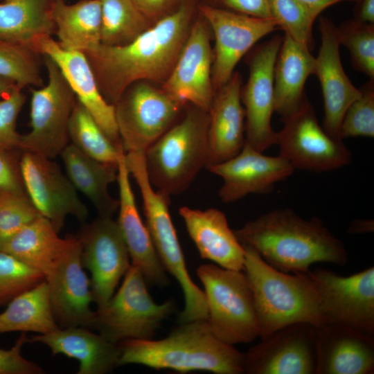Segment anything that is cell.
Wrapping results in <instances>:
<instances>
[{"label": "cell", "instance_id": "obj_19", "mask_svg": "<svg viewBox=\"0 0 374 374\" xmlns=\"http://www.w3.org/2000/svg\"><path fill=\"white\" fill-rule=\"evenodd\" d=\"M206 22L190 28L181 53L162 89L184 104L208 113L215 90L212 82V51Z\"/></svg>", "mask_w": 374, "mask_h": 374}, {"label": "cell", "instance_id": "obj_30", "mask_svg": "<svg viewBox=\"0 0 374 374\" xmlns=\"http://www.w3.org/2000/svg\"><path fill=\"white\" fill-rule=\"evenodd\" d=\"M51 15L57 42L62 48L84 53L100 44V0H81L70 5L53 0Z\"/></svg>", "mask_w": 374, "mask_h": 374}, {"label": "cell", "instance_id": "obj_6", "mask_svg": "<svg viewBox=\"0 0 374 374\" xmlns=\"http://www.w3.org/2000/svg\"><path fill=\"white\" fill-rule=\"evenodd\" d=\"M193 107L144 153L151 184L168 197L186 190L206 166L208 114Z\"/></svg>", "mask_w": 374, "mask_h": 374}, {"label": "cell", "instance_id": "obj_49", "mask_svg": "<svg viewBox=\"0 0 374 374\" xmlns=\"http://www.w3.org/2000/svg\"><path fill=\"white\" fill-rule=\"evenodd\" d=\"M373 231V221L372 220H356L354 221L348 229L349 233H361L371 232Z\"/></svg>", "mask_w": 374, "mask_h": 374}, {"label": "cell", "instance_id": "obj_50", "mask_svg": "<svg viewBox=\"0 0 374 374\" xmlns=\"http://www.w3.org/2000/svg\"><path fill=\"white\" fill-rule=\"evenodd\" d=\"M17 86L12 81L0 77V98H2L12 91Z\"/></svg>", "mask_w": 374, "mask_h": 374}, {"label": "cell", "instance_id": "obj_36", "mask_svg": "<svg viewBox=\"0 0 374 374\" xmlns=\"http://www.w3.org/2000/svg\"><path fill=\"white\" fill-rule=\"evenodd\" d=\"M39 54L33 48L0 39V77L21 88L42 87Z\"/></svg>", "mask_w": 374, "mask_h": 374}, {"label": "cell", "instance_id": "obj_12", "mask_svg": "<svg viewBox=\"0 0 374 374\" xmlns=\"http://www.w3.org/2000/svg\"><path fill=\"white\" fill-rule=\"evenodd\" d=\"M317 291L323 324L345 325L374 333V267L348 276L325 269L308 272Z\"/></svg>", "mask_w": 374, "mask_h": 374}, {"label": "cell", "instance_id": "obj_38", "mask_svg": "<svg viewBox=\"0 0 374 374\" xmlns=\"http://www.w3.org/2000/svg\"><path fill=\"white\" fill-rule=\"evenodd\" d=\"M269 7L271 18L285 34L310 49L312 48L315 16L297 0H269Z\"/></svg>", "mask_w": 374, "mask_h": 374}, {"label": "cell", "instance_id": "obj_20", "mask_svg": "<svg viewBox=\"0 0 374 374\" xmlns=\"http://www.w3.org/2000/svg\"><path fill=\"white\" fill-rule=\"evenodd\" d=\"M32 48L39 55H48L56 63L78 100L111 141L117 148L122 146L114 105L109 103L101 94L84 54L62 48L51 35L38 37Z\"/></svg>", "mask_w": 374, "mask_h": 374}, {"label": "cell", "instance_id": "obj_2", "mask_svg": "<svg viewBox=\"0 0 374 374\" xmlns=\"http://www.w3.org/2000/svg\"><path fill=\"white\" fill-rule=\"evenodd\" d=\"M234 233L242 245L285 273L307 274L315 262L343 266L348 262L344 244L321 220L303 219L290 208L271 211Z\"/></svg>", "mask_w": 374, "mask_h": 374}, {"label": "cell", "instance_id": "obj_16", "mask_svg": "<svg viewBox=\"0 0 374 374\" xmlns=\"http://www.w3.org/2000/svg\"><path fill=\"white\" fill-rule=\"evenodd\" d=\"M316 326L296 323L281 328L245 354L244 373L316 374Z\"/></svg>", "mask_w": 374, "mask_h": 374}, {"label": "cell", "instance_id": "obj_9", "mask_svg": "<svg viewBox=\"0 0 374 374\" xmlns=\"http://www.w3.org/2000/svg\"><path fill=\"white\" fill-rule=\"evenodd\" d=\"M42 56L48 82L30 89L31 129L22 135L20 149L53 159L69 144V123L77 98L56 63Z\"/></svg>", "mask_w": 374, "mask_h": 374}, {"label": "cell", "instance_id": "obj_4", "mask_svg": "<svg viewBox=\"0 0 374 374\" xmlns=\"http://www.w3.org/2000/svg\"><path fill=\"white\" fill-rule=\"evenodd\" d=\"M242 246L243 271L252 291L260 338L292 323L323 324L320 299L308 273L289 274L279 271L254 249Z\"/></svg>", "mask_w": 374, "mask_h": 374}, {"label": "cell", "instance_id": "obj_11", "mask_svg": "<svg viewBox=\"0 0 374 374\" xmlns=\"http://www.w3.org/2000/svg\"><path fill=\"white\" fill-rule=\"evenodd\" d=\"M276 132L279 155L296 169L315 172L330 171L350 163L351 153L342 140L332 137L318 121L306 97L299 107L283 118Z\"/></svg>", "mask_w": 374, "mask_h": 374}, {"label": "cell", "instance_id": "obj_15", "mask_svg": "<svg viewBox=\"0 0 374 374\" xmlns=\"http://www.w3.org/2000/svg\"><path fill=\"white\" fill-rule=\"evenodd\" d=\"M20 169L30 201L58 233L69 215L82 222L87 220V207L67 175L52 159L22 152Z\"/></svg>", "mask_w": 374, "mask_h": 374}, {"label": "cell", "instance_id": "obj_39", "mask_svg": "<svg viewBox=\"0 0 374 374\" xmlns=\"http://www.w3.org/2000/svg\"><path fill=\"white\" fill-rule=\"evenodd\" d=\"M45 280L40 271L0 251V305H7L16 296Z\"/></svg>", "mask_w": 374, "mask_h": 374}, {"label": "cell", "instance_id": "obj_14", "mask_svg": "<svg viewBox=\"0 0 374 374\" xmlns=\"http://www.w3.org/2000/svg\"><path fill=\"white\" fill-rule=\"evenodd\" d=\"M283 36L275 35L259 44L250 54L249 73L240 96L245 114V142L263 152L276 144V132L271 127L274 112V72Z\"/></svg>", "mask_w": 374, "mask_h": 374}, {"label": "cell", "instance_id": "obj_52", "mask_svg": "<svg viewBox=\"0 0 374 374\" xmlns=\"http://www.w3.org/2000/svg\"><path fill=\"white\" fill-rule=\"evenodd\" d=\"M12 1V0H0V2L1 1Z\"/></svg>", "mask_w": 374, "mask_h": 374}, {"label": "cell", "instance_id": "obj_45", "mask_svg": "<svg viewBox=\"0 0 374 374\" xmlns=\"http://www.w3.org/2000/svg\"><path fill=\"white\" fill-rule=\"evenodd\" d=\"M228 7L248 16L271 18L269 0H221Z\"/></svg>", "mask_w": 374, "mask_h": 374}, {"label": "cell", "instance_id": "obj_37", "mask_svg": "<svg viewBox=\"0 0 374 374\" xmlns=\"http://www.w3.org/2000/svg\"><path fill=\"white\" fill-rule=\"evenodd\" d=\"M340 45L346 47L353 67L374 79V25L355 19L336 26Z\"/></svg>", "mask_w": 374, "mask_h": 374}, {"label": "cell", "instance_id": "obj_33", "mask_svg": "<svg viewBox=\"0 0 374 374\" xmlns=\"http://www.w3.org/2000/svg\"><path fill=\"white\" fill-rule=\"evenodd\" d=\"M59 328L51 309L46 280L16 296L0 313V334L33 332L43 335Z\"/></svg>", "mask_w": 374, "mask_h": 374}, {"label": "cell", "instance_id": "obj_29", "mask_svg": "<svg viewBox=\"0 0 374 374\" xmlns=\"http://www.w3.org/2000/svg\"><path fill=\"white\" fill-rule=\"evenodd\" d=\"M66 175L78 191L94 206L98 215L112 217L118 211V200L112 196L109 186L116 181L117 164L96 160L68 144L60 155Z\"/></svg>", "mask_w": 374, "mask_h": 374}, {"label": "cell", "instance_id": "obj_25", "mask_svg": "<svg viewBox=\"0 0 374 374\" xmlns=\"http://www.w3.org/2000/svg\"><path fill=\"white\" fill-rule=\"evenodd\" d=\"M316 374H371L374 371L372 335L341 324L316 326Z\"/></svg>", "mask_w": 374, "mask_h": 374}, {"label": "cell", "instance_id": "obj_17", "mask_svg": "<svg viewBox=\"0 0 374 374\" xmlns=\"http://www.w3.org/2000/svg\"><path fill=\"white\" fill-rule=\"evenodd\" d=\"M54 318L60 328H92L95 311L90 280L84 271L81 245L76 238H66L64 247L46 278Z\"/></svg>", "mask_w": 374, "mask_h": 374}, {"label": "cell", "instance_id": "obj_48", "mask_svg": "<svg viewBox=\"0 0 374 374\" xmlns=\"http://www.w3.org/2000/svg\"><path fill=\"white\" fill-rule=\"evenodd\" d=\"M305 6L314 16H317L328 7L345 1L357 2L359 0H297Z\"/></svg>", "mask_w": 374, "mask_h": 374}, {"label": "cell", "instance_id": "obj_41", "mask_svg": "<svg viewBox=\"0 0 374 374\" xmlns=\"http://www.w3.org/2000/svg\"><path fill=\"white\" fill-rule=\"evenodd\" d=\"M41 215L28 195L0 191V235L4 240Z\"/></svg>", "mask_w": 374, "mask_h": 374}, {"label": "cell", "instance_id": "obj_27", "mask_svg": "<svg viewBox=\"0 0 374 374\" xmlns=\"http://www.w3.org/2000/svg\"><path fill=\"white\" fill-rule=\"evenodd\" d=\"M28 342L46 346L53 355L61 354L76 359L77 374H105L118 366V345L87 328H59L47 334L32 335L28 337Z\"/></svg>", "mask_w": 374, "mask_h": 374}, {"label": "cell", "instance_id": "obj_40", "mask_svg": "<svg viewBox=\"0 0 374 374\" xmlns=\"http://www.w3.org/2000/svg\"><path fill=\"white\" fill-rule=\"evenodd\" d=\"M374 79L360 88L361 95L348 107L341 124V140L357 136H374Z\"/></svg>", "mask_w": 374, "mask_h": 374}, {"label": "cell", "instance_id": "obj_47", "mask_svg": "<svg viewBox=\"0 0 374 374\" xmlns=\"http://www.w3.org/2000/svg\"><path fill=\"white\" fill-rule=\"evenodd\" d=\"M355 19L368 24L374 23V0H359Z\"/></svg>", "mask_w": 374, "mask_h": 374}, {"label": "cell", "instance_id": "obj_46", "mask_svg": "<svg viewBox=\"0 0 374 374\" xmlns=\"http://www.w3.org/2000/svg\"><path fill=\"white\" fill-rule=\"evenodd\" d=\"M139 10L154 22L170 15L178 0H132Z\"/></svg>", "mask_w": 374, "mask_h": 374}, {"label": "cell", "instance_id": "obj_28", "mask_svg": "<svg viewBox=\"0 0 374 374\" xmlns=\"http://www.w3.org/2000/svg\"><path fill=\"white\" fill-rule=\"evenodd\" d=\"M316 58L310 48L288 35L283 36L274 72V112L283 118L301 105L308 78L314 74Z\"/></svg>", "mask_w": 374, "mask_h": 374}, {"label": "cell", "instance_id": "obj_18", "mask_svg": "<svg viewBox=\"0 0 374 374\" xmlns=\"http://www.w3.org/2000/svg\"><path fill=\"white\" fill-rule=\"evenodd\" d=\"M205 21L215 37L212 82L214 90L226 84L240 59L261 38L278 28L273 18H258L203 6Z\"/></svg>", "mask_w": 374, "mask_h": 374}, {"label": "cell", "instance_id": "obj_31", "mask_svg": "<svg viewBox=\"0 0 374 374\" xmlns=\"http://www.w3.org/2000/svg\"><path fill=\"white\" fill-rule=\"evenodd\" d=\"M58 233L51 222L41 215L5 239L1 251L11 254L46 278L66 243V238H60Z\"/></svg>", "mask_w": 374, "mask_h": 374}, {"label": "cell", "instance_id": "obj_23", "mask_svg": "<svg viewBox=\"0 0 374 374\" xmlns=\"http://www.w3.org/2000/svg\"><path fill=\"white\" fill-rule=\"evenodd\" d=\"M123 148L118 160V217L116 221L127 246L131 264L139 268L147 284L163 287L170 283L149 231L137 208Z\"/></svg>", "mask_w": 374, "mask_h": 374}, {"label": "cell", "instance_id": "obj_32", "mask_svg": "<svg viewBox=\"0 0 374 374\" xmlns=\"http://www.w3.org/2000/svg\"><path fill=\"white\" fill-rule=\"evenodd\" d=\"M51 3L48 0L1 1L0 39L33 48L38 37L55 33Z\"/></svg>", "mask_w": 374, "mask_h": 374}, {"label": "cell", "instance_id": "obj_26", "mask_svg": "<svg viewBox=\"0 0 374 374\" xmlns=\"http://www.w3.org/2000/svg\"><path fill=\"white\" fill-rule=\"evenodd\" d=\"M179 213L203 259L225 269L244 271L245 249L223 212L217 208L182 206Z\"/></svg>", "mask_w": 374, "mask_h": 374}, {"label": "cell", "instance_id": "obj_5", "mask_svg": "<svg viewBox=\"0 0 374 374\" xmlns=\"http://www.w3.org/2000/svg\"><path fill=\"white\" fill-rule=\"evenodd\" d=\"M130 175L141 195L145 225L158 257L166 271L177 280L182 290L184 308L178 315L179 323L207 319L208 309L204 292L191 279L170 211V197L157 190L151 184L142 152L125 153Z\"/></svg>", "mask_w": 374, "mask_h": 374}, {"label": "cell", "instance_id": "obj_1", "mask_svg": "<svg viewBox=\"0 0 374 374\" xmlns=\"http://www.w3.org/2000/svg\"><path fill=\"white\" fill-rule=\"evenodd\" d=\"M190 17V6L183 3L127 44L100 43L84 52L104 98L114 105L135 82H163L186 42Z\"/></svg>", "mask_w": 374, "mask_h": 374}, {"label": "cell", "instance_id": "obj_42", "mask_svg": "<svg viewBox=\"0 0 374 374\" xmlns=\"http://www.w3.org/2000/svg\"><path fill=\"white\" fill-rule=\"evenodd\" d=\"M26 101L22 88L17 87L0 99V149L19 150L22 135L16 129L17 117Z\"/></svg>", "mask_w": 374, "mask_h": 374}, {"label": "cell", "instance_id": "obj_35", "mask_svg": "<svg viewBox=\"0 0 374 374\" xmlns=\"http://www.w3.org/2000/svg\"><path fill=\"white\" fill-rule=\"evenodd\" d=\"M69 139L84 154L108 163L117 164L123 148L111 141L78 99L69 123Z\"/></svg>", "mask_w": 374, "mask_h": 374}, {"label": "cell", "instance_id": "obj_24", "mask_svg": "<svg viewBox=\"0 0 374 374\" xmlns=\"http://www.w3.org/2000/svg\"><path fill=\"white\" fill-rule=\"evenodd\" d=\"M241 87V75L234 72L214 94L208 113L206 168L232 158L244 145L245 114Z\"/></svg>", "mask_w": 374, "mask_h": 374}, {"label": "cell", "instance_id": "obj_51", "mask_svg": "<svg viewBox=\"0 0 374 374\" xmlns=\"http://www.w3.org/2000/svg\"><path fill=\"white\" fill-rule=\"evenodd\" d=\"M4 239L0 235V251L1 250Z\"/></svg>", "mask_w": 374, "mask_h": 374}, {"label": "cell", "instance_id": "obj_21", "mask_svg": "<svg viewBox=\"0 0 374 374\" xmlns=\"http://www.w3.org/2000/svg\"><path fill=\"white\" fill-rule=\"evenodd\" d=\"M207 169L222 179L218 195L226 204L249 194L267 193L295 170L283 157L266 156L245 143L236 155Z\"/></svg>", "mask_w": 374, "mask_h": 374}, {"label": "cell", "instance_id": "obj_3", "mask_svg": "<svg viewBox=\"0 0 374 374\" xmlns=\"http://www.w3.org/2000/svg\"><path fill=\"white\" fill-rule=\"evenodd\" d=\"M118 345V366L139 364L181 373L241 374L244 371L245 354L218 339L206 319L180 323L159 340L130 339Z\"/></svg>", "mask_w": 374, "mask_h": 374}, {"label": "cell", "instance_id": "obj_10", "mask_svg": "<svg viewBox=\"0 0 374 374\" xmlns=\"http://www.w3.org/2000/svg\"><path fill=\"white\" fill-rule=\"evenodd\" d=\"M184 105L145 81L130 86L114 105L125 152L145 153L175 123Z\"/></svg>", "mask_w": 374, "mask_h": 374}, {"label": "cell", "instance_id": "obj_7", "mask_svg": "<svg viewBox=\"0 0 374 374\" xmlns=\"http://www.w3.org/2000/svg\"><path fill=\"white\" fill-rule=\"evenodd\" d=\"M243 271L204 264L197 274L204 290L207 321L213 333L227 344H247L260 337L252 291Z\"/></svg>", "mask_w": 374, "mask_h": 374}, {"label": "cell", "instance_id": "obj_22", "mask_svg": "<svg viewBox=\"0 0 374 374\" xmlns=\"http://www.w3.org/2000/svg\"><path fill=\"white\" fill-rule=\"evenodd\" d=\"M321 46L316 58L314 74L319 80L324 105L323 129L339 139L342 119L350 105L360 95L341 64L336 26L326 17L319 19ZM343 141V140H342Z\"/></svg>", "mask_w": 374, "mask_h": 374}, {"label": "cell", "instance_id": "obj_44", "mask_svg": "<svg viewBox=\"0 0 374 374\" xmlns=\"http://www.w3.org/2000/svg\"><path fill=\"white\" fill-rule=\"evenodd\" d=\"M21 152L0 149V191L27 195L20 169Z\"/></svg>", "mask_w": 374, "mask_h": 374}, {"label": "cell", "instance_id": "obj_43", "mask_svg": "<svg viewBox=\"0 0 374 374\" xmlns=\"http://www.w3.org/2000/svg\"><path fill=\"white\" fill-rule=\"evenodd\" d=\"M28 343L26 332H21L10 349L0 348V374H43L44 371L37 364L24 358L23 346Z\"/></svg>", "mask_w": 374, "mask_h": 374}, {"label": "cell", "instance_id": "obj_34", "mask_svg": "<svg viewBox=\"0 0 374 374\" xmlns=\"http://www.w3.org/2000/svg\"><path fill=\"white\" fill-rule=\"evenodd\" d=\"M100 43L123 46L132 42L152 25L132 0H100Z\"/></svg>", "mask_w": 374, "mask_h": 374}, {"label": "cell", "instance_id": "obj_13", "mask_svg": "<svg viewBox=\"0 0 374 374\" xmlns=\"http://www.w3.org/2000/svg\"><path fill=\"white\" fill-rule=\"evenodd\" d=\"M76 238L81 245L83 267L91 273L93 302L99 308L113 296L130 267V254L117 222L112 217L98 215L84 224Z\"/></svg>", "mask_w": 374, "mask_h": 374}, {"label": "cell", "instance_id": "obj_8", "mask_svg": "<svg viewBox=\"0 0 374 374\" xmlns=\"http://www.w3.org/2000/svg\"><path fill=\"white\" fill-rule=\"evenodd\" d=\"M175 306L172 300L154 302L142 272L131 264L117 292L97 308L91 329L115 344L130 339H153Z\"/></svg>", "mask_w": 374, "mask_h": 374}]
</instances>
